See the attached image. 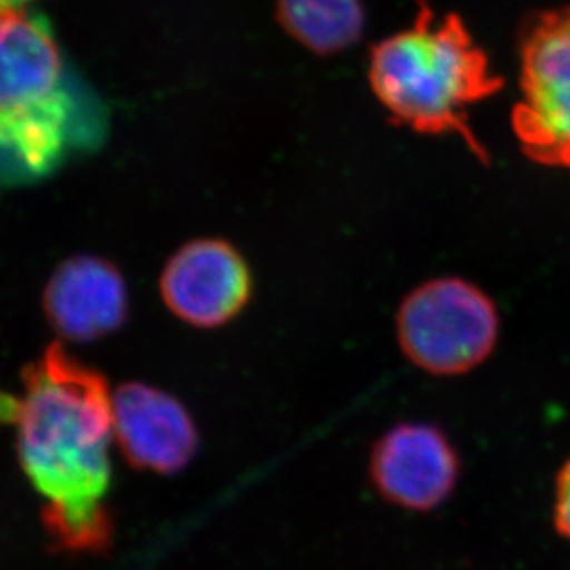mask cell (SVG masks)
Segmentation results:
<instances>
[{
  "mask_svg": "<svg viewBox=\"0 0 570 570\" xmlns=\"http://www.w3.org/2000/svg\"><path fill=\"white\" fill-rule=\"evenodd\" d=\"M17 450L47 500L43 527L56 550L95 554L114 539L105 499L111 485L114 401L105 374L60 345L22 371Z\"/></svg>",
  "mask_w": 570,
  "mask_h": 570,
  "instance_id": "1",
  "label": "cell"
},
{
  "mask_svg": "<svg viewBox=\"0 0 570 570\" xmlns=\"http://www.w3.org/2000/svg\"><path fill=\"white\" fill-rule=\"evenodd\" d=\"M368 82L391 121L426 136H460L478 159L488 161L469 111L499 94L504 82L460 17L441 16L419 0L412 27L374 47Z\"/></svg>",
  "mask_w": 570,
  "mask_h": 570,
  "instance_id": "2",
  "label": "cell"
},
{
  "mask_svg": "<svg viewBox=\"0 0 570 570\" xmlns=\"http://www.w3.org/2000/svg\"><path fill=\"white\" fill-rule=\"evenodd\" d=\"M500 315L493 298L472 282L443 276L417 285L396 312L404 356L433 376H460L497 348Z\"/></svg>",
  "mask_w": 570,
  "mask_h": 570,
  "instance_id": "3",
  "label": "cell"
},
{
  "mask_svg": "<svg viewBox=\"0 0 570 570\" xmlns=\"http://www.w3.org/2000/svg\"><path fill=\"white\" fill-rule=\"evenodd\" d=\"M521 100L511 128L522 154L570 169V6L528 17L519 36Z\"/></svg>",
  "mask_w": 570,
  "mask_h": 570,
  "instance_id": "4",
  "label": "cell"
},
{
  "mask_svg": "<svg viewBox=\"0 0 570 570\" xmlns=\"http://www.w3.org/2000/svg\"><path fill=\"white\" fill-rule=\"evenodd\" d=\"M105 138L102 106L69 82L33 108L0 110V193L47 180Z\"/></svg>",
  "mask_w": 570,
  "mask_h": 570,
  "instance_id": "5",
  "label": "cell"
},
{
  "mask_svg": "<svg viewBox=\"0 0 570 570\" xmlns=\"http://www.w3.org/2000/svg\"><path fill=\"white\" fill-rule=\"evenodd\" d=\"M461 478V458L449 435L430 423H399L368 455V480L387 504L432 513L449 502Z\"/></svg>",
  "mask_w": 570,
  "mask_h": 570,
  "instance_id": "6",
  "label": "cell"
},
{
  "mask_svg": "<svg viewBox=\"0 0 570 570\" xmlns=\"http://www.w3.org/2000/svg\"><path fill=\"white\" fill-rule=\"evenodd\" d=\"M165 306L195 328L230 323L253 296V273L232 243L204 237L186 243L170 256L159 278Z\"/></svg>",
  "mask_w": 570,
  "mask_h": 570,
  "instance_id": "7",
  "label": "cell"
},
{
  "mask_svg": "<svg viewBox=\"0 0 570 570\" xmlns=\"http://www.w3.org/2000/svg\"><path fill=\"white\" fill-rule=\"evenodd\" d=\"M114 433L128 463L141 471L176 474L197 455L191 413L175 396L142 382L116 391Z\"/></svg>",
  "mask_w": 570,
  "mask_h": 570,
  "instance_id": "8",
  "label": "cell"
},
{
  "mask_svg": "<svg viewBox=\"0 0 570 570\" xmlns=\"http://www.w3.org/2000/svg\"><path fill=\"white\" fill-rule=\"evenodd\" d=\"M43 309L63 340L91 343L127 323L130 302L121 271L99 256H72L50 276Z\"/></svg>",
  "mask_w": 570,
  "mask_h": 570,
  "instance_id": "9",
  "label": "cell"
},
{
  "mask_svg": "<svg viewBox=\"0 0 570 570\" xmlns=\"http://www.w3.org/2000/svg\"><path fill=\"white\" fill-rule=\"evenodd\" d=\"M66 82L49 22L21 10L0 16V110L33 108Z\"/></svg>",
  "mask_w": 570,
  "mask_h": 570,
  "instance_id": "10",
  "label": "cell"
},
{
  "mask_svg": "<svg viewBox=\"0 0 570 570\" xmlns=\"http://www.w3.org/2000/svg\"><path fill=\"white\" fill-rule=\"evenodd\" d=\"M276 17L291 38L315 55L351 49L362 38V0H276Z\"/></svg>",
  "mask_w": 570,
  "mask_h": 570,
  "instance_id": "11",
  "label": "cell"
},
{
  "mask_svg": "<svg viewBox=\"0 0 570 570\" xmlns=\"http://www.w3.org/2000/svg\"><path fill=\"white\" fill-rule=\"evenodd\" d=\"M554 528L561 538L570 541V458L563 463L554 485Z\"/></svg>",
  "mask_w": 570,
  "mask_h": 570,
  "instance_id": "12",
  "label": "cell"
},
{
  "mask_svg": "<svg viewBox=\"0 0 570 570\" xmlns=\"http://www.w3.org/2000/svg\"><path fill=\"white\" fill-rule=\"evenodd\" d=\"M19 410H21V401H17L10 393L0 391V424L17 423Z\"/></svg>",
  "mask_w": 570,
  "mask_h": 570,
  "instance_id": "13",
  "label": "cell"
},
{
  "mask_svg": "<svg viewBox=\"0 0 570 570\" xmlns=\"http://www.w3.org/2000/svg\"><path fill=\"white\" fill-rule=\"evenodd\" d=\"M28 2H32V0H0V16L21 10V6L28 4Z\"/></svg>",
  "mask_w": 570,
  "mask_h": 570,
  "instance_id": "14",
  "label": "cell"
}]
</instances>
